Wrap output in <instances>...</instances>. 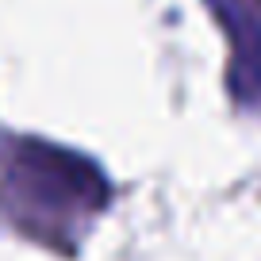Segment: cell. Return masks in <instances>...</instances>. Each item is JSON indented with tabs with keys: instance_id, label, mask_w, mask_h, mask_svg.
<instances>
[{
	"instance_id": "cell-1",
	"label": "cell",
	"mask_w": 261,
	"mask_h": 261,
	"mask_svg": "<svg viewBox=\"0 0 261 261\" xmlns=\"http://www.w3.org/2000/svg\"><path fill=\"white\" fill-rule=\"evenodd\" d=\"M4 185L16 200L46 215H89L108 204V180L89 158L35 139L12 142L4 162Z\"/></svg>"
},
{
	"instance_id": "cell-2",
	"label": "cell",
	"mask_w": 261,
	"mask_h": 261,
	"mask_svg": "<svg viewBox=\"0 0 261 261\" xmlns=\"http://www.w3.org/2000/svg\"><path fill=\"white\" fill-rule=\"evenodd\" d=\"M230 89L238 96H253L261 92V31H246L238 27V58H234V73H230Z\"/></svg>"
}]
</instances>
